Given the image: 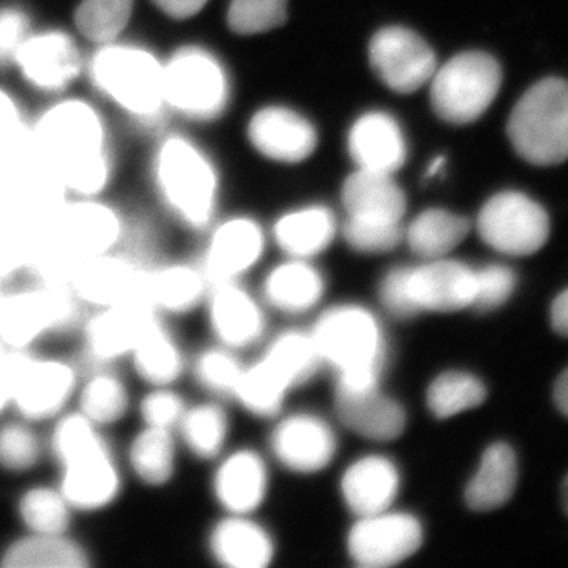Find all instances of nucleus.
Masks as SVG:
<instances>
[{"mask_svg": "<svg viewBox=\"0 0 568 568\" xmlns=\"http://www.w3.org/2000/svg\"><path fill=\"white\" fill-rule=\"evenodd\" d=\"M48 448L58 466V487L77 514H99L118 503L121 463L103 435L77 410L55 418Z\"/></svg>", "mask_w": 568, "mask_h": 568, "instance_id": "1", "label": "nucleus"}, {"mask_svg": "<svg viewBox=\"0 0 568 568\" xmlns=\"http://www.w3.org/2000/svg\"><path fill=\"white\" fill-rule=\"evenodd\" d=\"M121 235L115 213L99 204H80L58 213L33 241L29 268L39 282L67 286L71 275L95 257L111 253Z\"/></svg>", "mask_w": 568, "mask_h": 568, "instance_id": "2", "label": "nucleus"}, {"mask_svg": "<svg viewBox=\"0 0 568 568\" xmlns=\"http://www.w3.org/2000/svg\"><path fill=\"white\" fill-rule=\"evenodd\" d=\"M312 338L321 362L336 373L339 390L377 387L386 361V336L369 310L334 306L316 321Z\"/></svg>", "mask_w": 568, "mask_h": 568, "instance_id": "3", "label": "nucleus"}, {"mask_svg": "<svg viewBox=\"0 0 568 568\" xmlns=\"http://www.w3.org/2000/svg\"><path fill=\"white\" fill-rule=\"evenodd\" d=\"M40 140L63 181L82 194H93L106 182L103 155V129L88 104H59L40 123Z\"/></svg>", "mask_w": 568, "mask_h": 568, "instance_id": "4", "label": "nucleus"}, {"mask_svg": "<svg viewBox=\"0 0 568 568\" xmlns=\"http://www.w3.org/2000/svg\"><path fill=\"white\" fill-rule=\"evenodd\" d=\"M425 261L414 267L388 272L379 291L388 312L414 316L470 308L476 293V268L446 257Z\"/></svg>", "mask_w": 568, "mask_h": 568, "instance_id": "5", "label": "nucleus"}, {"mask_svg": "<svg viewBox=\"0 0 568 568\" xmlns=\"http://www.w3.org/2000/svg\"><path fill=\"white\" fill-rule=\"evenodd\" d=\"M511 145L523 160L551 166L568 160V82L548 78L529 89L511 111Z\"/></svg>", "mask_w": 568, "mask_h": 568, "instance_id": "6", "label": "nucleus"}, {"mask_svg": "<svg viewBox=\"0 0 568 568\" xmlns=\"http://www.w3.org/2000/svg\"><path fill=\"white\" fill-rule=\"evenodd\" d=\"M81 376L65 358L10 355V409L33 425L54 422L74 403Z\"/></svg>", "mask_w": 568, "mask_h": 568, "instance_id": "7", "label": "nucleus"}, {"mask_svg": "<svg viewBox=\"0 0 568 568\" xmlns=\"http://www.w3.org/2000/svg\"><path fill=\"white\" fill-rule=\"evenodd\" d=\"M80 306L62 284L39 282L36 286L3 293L0 343L13 353L31 351L41 339L77 323Z\"/></svg>", "mask_w": 568, "mask_h": 568, "instance_id": "8", "label": "nucleus"}, {"mask_svg": "<svg viewBox=\"0 0 568 568\" xmlns=\"http://www.w3.org/2000/svg\"><path fill=\"white\" fill-rule=\"evenodd\" d=\"M429 82L436 114L454 125H466L480 119L495 102L503 70L485 52H463L436 69Z\"/></svg>", "mask_w": 568, "mask_h": 568, "instance_id": "9", "label": "nucleus"}, {"mask_svg": "<svg viewBox=\"0 0 568 568\" xmlns=\"http://www.w3.org/2000/svg\"><path fill=\"white\" fill-rule=\"evenodd\" d=\"M159 182L164 200L183 223L204 227L216 200V178L211 163L190 142L173 138L159 155Z\"/></svg>", "mask_w": 568, "mask_h": 568, "instance_id": "10", "label": "nucleus"}, {"mask_svg": "<svg viewBox=\"0 0 568 568\" xmlns=\"http://www.w3.org/2000/svg\"><path fill=\"white\" fill-rule=\"evenodd\" d=\"M481 241L507 256H530L548 242L551 223L541 205L526 194H496L481 207L477 219Z\"/></svg>", "mask_w": 568, "mask_h": 568, "instance_id": "11", "label": "nucleus"}, {"mask_svg": "<svg viewBox=\"0 0 568 568\" xmlns=\"http://www.w3.org/2000/svg\"><path fill=\"white\" fill-rule=\"evenodd\" d=\"M93 78L115 102L136 114L151 115L164 102V69L149 52L108 48L93 61Z\"/></svg>", "mask_w": 568, "mask_h": 568, "instance_id": "12", "label": "nucleus"}, {"mask_svg": "<svg viewBox=\"0 0 568 568\" xmlns=\"http://www.w3.org/2000/svg\"><path fill=\"white\" fill-rule=\"evenodd\" d=\"M230 99L226 74L213 55L186 48L164 67V102L194 119L222 114Z\"/></svg>", "mask_w": 568, "mask_h": 568, "instance_id": "13", "label": "nucleus"}, {"mask_svg": "<svg viewBox=\"0 0 568 568\" xmlns=\"http://www.w3.org/2000/svg\"><path fill=\"white\" fill-rule=\"evenodd\" d=\"M347 534V552L358 567L396 566L414 555L424 541L420 519L406 511H379L357 517Z\"/></svg>", "mask_w": 568, "mask_h": 568, "instance_id": "14", "label": "nucleus"}, {"mask_svg": "<svg viewBox=\"0 0 568 568\" xmlns=\"http://www.w3.org/2000/svg\"><path fill=\"white\" fill-rule=\"evenodd\" d=\"M369 63L390 91L413 93L432 81L436 55L432 47L410 29H381L368 48Z\"/></svg>", "mask_w": 568, "mask_h": 568, "instance_id": "15", "label": "nucleus"}, {"mask_svg": "<svg viewBox=\"0 0 568 568\" xmlns=\"http://www.w3.org/2000/svg\"><path fill=\"white\" fill-rule=\"evenodd\" d=\"M156 315L159 313L141 301L93 310L82 328L85 354L100 366L129 358L142 332Z\"/></svg>", "mask_w": 568, "mask_h": 568, "instance_id": "16", "label": "nucleus"}, {"mask_svg": "<svg viewBox=\"0 0 568 568\" xmlns=\"http://www.w3.org/2000/svg\"><path fill=\"white\" fill-rule=\"evenodd\" d=\"M142 275L144 267L111 252L78 268L67 287L78 304L106 308L141 301Z\"/></svg>", "mask_w": 568, "mask_h": 568, "instance_id": "17", "label": "nucleus"}, {"mask_svg": "<svg viewBox=\"0 0 568 568\" xmlns=\"http://www.w3.org/2000/svg\"><path fill=\"white\" fill-rule=\"evenodd\" d=\"M271 447L275 458L286 469L315 474L334 459L336 436L324 418L313 414H294L276 425Z\"/></svg>", "mask_w": 568, "mask_h": 568, "instance_id": "18", "label": "nucleus"}, {"mask_svg": "<svg viewBox=\"0 0 568 568\" xmlns=\"http://www.w3.org/2000/svg\"><path fill=\"white\" fill-rule=\"evenodd\" d=\"M248 138L264 156L282 163L304 162L317 145L315 126L282 106L257 111L250 121Z\"/></svg>", "mask_w": 568, "mask_h": 568, "instance_id": "19", "label": "nucleus"}, {"mask_svg": "<svg viewBox=\"0 0 568 568\" xmlns=\"http://www.w3.org/2000/svg\"><path fill=\"white\" fill-rule=\"evenodd\" d=\"M205 298L209 323L222 346L241 349L261 338L264 332L263 312L237 282L211 284Z\"/></svg>", "mask_w": 568, "mask_h": 568, "instance_id": "20", "label": "nucleus"}, {"mask_svg": "<svg viewBox=\"0 0 568 568\" xmlns=\"http://www.w3.org/2000/svg\"><path fill=\"white\" fill-rule=\"evenodd\" d=\"M263 250V231L253 220H230L212 234L201 268L211 284L237 282L260 261Z\"/></svg>", "mask_w": 568, "mask_h": 568, "instance_id": "21", "label": "nucleus"}, {"mask_svg": "<svg viewBox=\"0 0 568 568\" xmlns=\"http://www.w3.org/2000/svg\"><path fill=\"white\" fill-rule=\"evenodd\" d=\"M402 487V474L390 458L366 455L347 466L342 477V496L355 517L388 510Z\"/></svg>", "mask_w": 568, "mask_h": 568, "instance_id": "22", "label": "nucleus"}, {"mask_svg": "<svg viewBox=\"0 0 568 568\" xmlns=\"http://www.w3.org/2000/svg\"><path fill=\"white\" fill-rule=\"evenodd\" d=\"M351 159L358 170L394 174L406 162V141L398 122L386 112H366L347 138Z\"/></svg>", "mask_w": 568, "mask_h": 568, "instance_id": "23", "label": "nucleus"}, {"mask_svg": "<svg viewBox=\"0 0 568 568\" xmlns=\"http://www.w3.org/2000/svg\"><path fill=\"white\" fill-rule=\"evenodd\" d=\"M209 283L203 268L168 264L144 268L141 301L159 315H185L207 297Z\"/></svg>", "mask_w": 568, "mask_h": 568, "instance_id": "24", "label": "nucleus"}, {"mask_svg": "<svg viewBox=\"0 0 568 568\" xmlns=\"http://www.w3.org/2000/svg\"><path fill=\"white\" fill-rule=\"evenodd\" d=\"M212 487L216 503L227 514L250 515L267 495V466L256 452H234L216 467Z\"/></svg>", "mask_w": 568, "mask_h": 568, "instance_id": "25", "label": "nucleus"}, {"mask_svg": "<svg viewBox=\"0 0 568 568\" xmlns=\"http://www.w3.org/2000/svg\"><path fill=\"white\" fill-rule=\"evenodd\" d=\"M347 219L375 224H402L406 197L392 174L357 170L343 185Z\"/></svg>", "mask_w": 568, "mask_h": 568, "instance_id": "26", "label": "nucleus"}, {"mask_svg": "<svg viewBox=\"0 0 568 568\" xmlns=\"http://www.w3.org/2000/svg\"><path fill=\"white\" fill-rule=\"evenodd\" d=\"M336 407L347 428L366 439H396L406 426L403 406L390 396L381 394L379 388L362 390H336Z\"/></svg>", "mask_w": 568, "mask_h": 568, "instance_id": "27", "label": "nucleus"}, {"mask_svg": "<svg viewBox=\"0 0 568 568\" xmlns=\"http://www.w3.org/2000/svg\"><path fill=\"white\" fill-rule=\"evenodd\" d=\"M212 558L226 568H265L275 556L271 534L246 518L230 515L216 523L209 536Z\"/></svg>", "mask_w": 568, "mask_h": 568, "instance_id": "28", "label": "nucleus"}, {"mask_svg": "<svg viewBox=\"0 0 568 568\" xmlns=\"http://www.w3.org/2000/svg\"><path fill=\"white\" fill-rule=\"evenodd\" d=\"M2 568H88L92 555L71 534H31L11 540L0 551Z\"/></svg>", "mask_w": 568, "mask_h": 568, "instance_id": "29", "label": "nucleus"}, {"mask_svg": "<svg viewBox=\"0 0 568 568\" xmlns=\"http://www.w3.org/2000/svg\"><path fill=\"white\" fill-rule=\"evenodd\" d=\"M17 62L29 81L41 89H62L78 77L80 54L70 37L51 32L29 37Z\"/></svg>", "mask_w": 568, "mask_h": 568, "instance_id": "30", "label": "nucleus"}, {"mask_svg": "<svg viewBox=\"0 0 568 568\" xmlns=\"http://www.w3.org/2000/svg\"><path fill=\"white\" fill-rule=\"evenodd\" d=\"M129 361L149 387L173 386L185 368L182 347L160 315L142 332Z\"/></svg>", "mask_w": 568, "mask_h": 568, "instance_id": "31", "label": "nucleus"}, {"mask_svg": "<svg viewBox=\"0 0 568 568\" xmlns=\"http://www.w3.org/2000/svg\"><path fill=\"white\" fill-rule=\"evenodd\" d=\"M518 465L514 448L506 443L489 446L477 473L466 487V504L476 511L506 506L517 489Z\"/></svg>", "mask_w": 568, "mask_h": 568, "instance_id": "32", "label": "nucleus"}, {"mask_svg": "<svg viewBox=\"0 0 568 568\" xmlns=\"http://www.w3.org/2000/svg\"><path fill=\"white\" fill-rule=\"evenodd\" d=\"M130 473L145 487L170 484L178 467V439L173 429L141 426L126 448Z\"/></svg>", "mask_w": 568, "mask_h": 568, "instance_id": "33", "label": "nucleus"}, {"mask_svg": "<svg viewBox=\"0 0 568 568\" xmlns=\"http://www.w3.org/2000/svg\"><path fill=\"white\" fill-rule=\"evenodd\" d=\"M325 290L324 276L306 260L280 264L264 282L268 304L283 313H305L317 305Z\"/></svg>", "mask_w": 568, "mask_h": 568, "instance_id": "34", "label": "nucleus"}, {"mask_svg": "<svg viewBox=\"0 0 568 568\" xmlns=\"http://www.w3.org/2000/svg\"><path fill=\"white\" fill-rule=\"evenodd\" d=\"M335 231L334 213L323 205L286 213L274 227L276 244L295 260H310L323 253L334 241Z\"/></svg>", "mask_w": 568, "mask_h": 568, "instance_id": "35", "label": "nucleus"}, {"mask_svg": "<svg viewBox=\"0 0 568 568\" xmlns=\"http://www.w3.org/2000/svg\"><path fill=\"white\" fill-rule=\"evenodd\" d=\"M74 403L77 413L104 429L119 424L129 414L132 396L125 381L103 366L80 381Z\"/></svg>", "mask_w": 568, "mask_h": 568, "instance_id": "36", "label": "nucleus"}, {"mask_svg": "<svg viewBox=\"0 0 568 568\" xmlns=\"http://www.w3.org/2000/svg\"><path fill=\"white\" fill-rule=\"evenodd\" d=\"M469 227V222L457 213L428 209L410 222L403 237L417 256L439 260L465 241Z\"/></svg>", "mask_w": 568, "mask_h": 568, "instance_id": "37", "label": "nucleus"}, {"mask_svg": "<svg viewBox=\"0 0 568 568\" xmlns=\"http://www.w3.org/2000/svg\"><path fill=\"white\" fill-rule=\"evenodd\" d=\"M17 515L24 532L70 534L77 511L58 484H39L18 497Z\"/></svg>", "mask_w": 568, "mask_h": 568, "instance_id": "38", "label": "nucleus"}, {"mask_svg": "<svg viewBox=\"0 0 568 568\" xmlns=\"http://www.w3.org/2000/svg\"><path fill=\"white\" fill-rule=\"evenodd\" d=\"M263 361L278 373L290 388L312 379L317 366L323 364L312 334L302 332H286L276 336L265 351Z\"/></svg>", "mask_w": 568, "mask_h": 568, "instance_id": "39", "label": "nucleus"}, {"mask_svg": "<svg viewBox=\"0 0 568 568\" xmlns=\"http://www.w3.org/2000/svg\"><path fill=\"white\" fill-rule=\"evenodd\" d=\"M227 429L230 425L222 407L204 403L186 407L182 420L175 428V435L181 437L183 446L189 448L194 457L211 459L223 450Z\"/></svg>", "mask_w": 568, "mask_h": 568, "instance_id": "40", "label": "nucleus"}, {"mask_svg": "<svg viewBox=\"0 0 568 568\" xmlns=\"http://www.w3.org/2000/svg\"><path fill=\"white\" fill-rule=\"evenodd\" d=\"M487 399V387L466 372H446L429 384L426 405L437 418H450L478 407Z\"/></svg>", "mask_w": 568, "mask_h": 568, "instance_id": "41", "label": "nucleus"}, {"mask_svg": "<svg viewBox=\"0 0 568 568\" xmlns=\"http://www.w3.org/2000/svg\"><path fill=\"white\" fill-rule=\"evenodd\" d=\"M287 390L290 386L261 358L242 369L233 396L254 416L272 417L282 409Z\"/></svg>", "mask_w": 568, "mask_h": 568, "instance_id": "42", "label": "nucleus"}, {"mask_svg": "<svg viewBox=\"0 0 568 568\" xmlns=\"http://www.w3.org/2000/svg\"><path fill=\"white\" fill-rule=\"evenodd\" d=\"M44 443L36 425L17 417L0 424V470L26 474L39 466Z\"/></svg>", "mask_w": 568, "mask_h": 568, "instance_id": "43", "label": "nucleus"}, {"mask_svg": "<svg viewBox=\"0 0 568 568\" xmlns=\"http://www.w3.org/2000/svg\"><path fill=\"white\" fill-rule=\"evenodd\" d=\"M133 10V0H82L74 21L85 39L110 41L125 28Z\"/></svg>", "mask_w": 568, "mask_h": 568, "instance_id": "44", "label": "nucleus"}, {"mask_svg": "<svg viewBox=\"0 0 568 568\" xmlns=\"http://www.w3.org/2000/svg\"><path fill=\"white\" fill-rule=\"evenodd\" d=\"M287 20V0H231L227 24L239 36H256Z\"/></svg>", "mask_w": 568, "mask_h": 568, "instance_id": "45", "label": "nucleus"}, {"mask_svg": "<svg viewBox=\"0 0 568 568\" xmlns=\"http://www.w3.org/2000/svg\"><path fill=\"white\" fill-rule=\"evenodd\" d=\"M242 369L237 357L224 346L203 351L194 362L197 383L216 395H233Z\"/></svg>", "mask_w": 568, "mask_h": 568, "instance_id": "46", "label": "nucleus"}, {"mask_svg": "<svg viewBox=\"0 0 568 568\" xmlns=\"http://www.w3.org/2000/svg\"><path fill=\"white\" fill-rule=\"evenodd\" d=\"M517 275L511 268L500 264H489L476 271V293L470 308L477 312H493L515 293Z\"/></svg>", "mask_w": 568, "mask_h": 568, "instance_id": "47", "label": "nucleus"}, {"mask_svg": "<svg viewBox=\"0 0 568 568\" xmlns=\"http://www.w3.org/2000/svg\"><path fill=\"white\" fill-rule=\"evenodd\" d=\"M171 387L173 386L151 387L142 396L138 403L142 425L175 432L185 414L186 405L182 396Z\"/></svg>", "mask_w": 568, "mask_h": 568, "instance_id": "48", "label": "nucleus"}, {"mask_svg": "<svg viewBox=\"0 0 568 568\" xmlns=\"http://www.w3.org/2000/svg\"><path fill=\"white\" fill-rule=\"evenodd\" d=\"M402 224H375L346 219L343 235L347 244L361 253H387L402 242Z\"/></svg>", "mask_w": 568, "mask_h": 568, "instance_id": "49", "label": "nucleus"}, {"mask_svg": "<svg viewBox=\"0 0 568 568\" xmlns=\"http://www.w3.org/2000/svg\"><path fill=\"white\" fill-rule=\"evenodd\" d=\"M29 21L13 9L0 10V65L17 61L18 51L29 39Z\"/></svg>", "mask_w": 568, "mask_h": 568, "instance_id": "50", "label": "nucleus"}, {"mask_svg": "<svg viewBox=\"0 0 568 568\" xmlns=\"http://www.w3.org/2000/svg\"><path fill=\"white\" fill-rule=\"evenodd\" d=\"M163 13L175 20H186L204 9L207 0H152Z\"/></svg>", "mask_w": 568, "mask_h": 568, "instance_id": "51", "label": "nucleus"}, {"mask_svg": "<svg viewBox=\"0 0 568 568\" xmlns=\"http://www.w3.org/2000/svg\"><path fill=\"white\" fill-rule=\"evenodd\" d=\"M20 130L17 106L6 93L0 92V140H9Z\"/></svg>", "mask_w": 568, "mask_h": 568, "instance_id": "52", "label": "nucleus"}, {"mask_svg": "<svg viewBox=\"0 0 568 568\" xmlns=\"http://www.w3.org/2000/svg\"><path fill=\"white\" fill-rule=\"evenodd\" d=\"M551 324L556 334L568 338V290L560 293L552 302Z\"/></svg>", "mask_w": 568, "mask_h": 568, "instance_id": "53", "label": "nucleus"}, {"mask_svg": "<svg viewBox=\"0 0 568 568\" xmlns=\"http://www.w3.org/2000/svg\"><path fill=\"white\" fill-rule=\"evenodd\" d=\"M10 355L0 362V417L10 409Z\"/></svg>", "mask_w": 568, "mask_h": 568, "instance_id": "54", "label": "nucleus"}, {"mask_svg": "<svg viewBox=\"0 0 568 568\" xmlns=\"http://www.w3.org/2000/svg\"><path fill=\"white\" fill-rule=\"evenodd\" d=\"M555 403L560 413L568 417V368L559 376L555 386Z\"/></svg>", "mask_w": 568, "mask_h": 568, "instance_id": "55", "label": "nucleus"}, {"mask_svg": "<svg viewBox=\"0 0 568 568\" xmlns=\"http://www.w3.org/2000/svg\"><path fill=\"white\" fill-rule=\"evenodd\" d=\"M444 166H446V159H443V156L433 160V162L429 163L428 178H433V175L439 174L440 171L444 170Z\"/></svg>", "mask_w": 568, "mask_h": 568, "instance_id": "56", "label": "nucleus"}, {"mask_svg": "<svg viewBox=\"0 0 568 568\" xmlns=\"http://www.w3.org/2000/svg\"><path fill=\"white\" fill-rule=\"evenodd\" d=\"M562 503H564V508H566V511L568 514V477L566 478V481H564Z\"/></svg>", "mask_w": 568, "mask_h": 568, "instance_id": "57", "label": "nucleus"}, {"mask_svg": "<svg viewBox=\"0 0 568 568\" xmlns=\"http://www.w3.org/2000/svg\"><path fill=\"white\" fill-rule=\"evenodd\" d=\"M2 290H0V301H2Z\"/></svg>", "mask_w": 568, "mask_h": 568, "instance_id": "58", "label": "nucleus"}]
</instances>
